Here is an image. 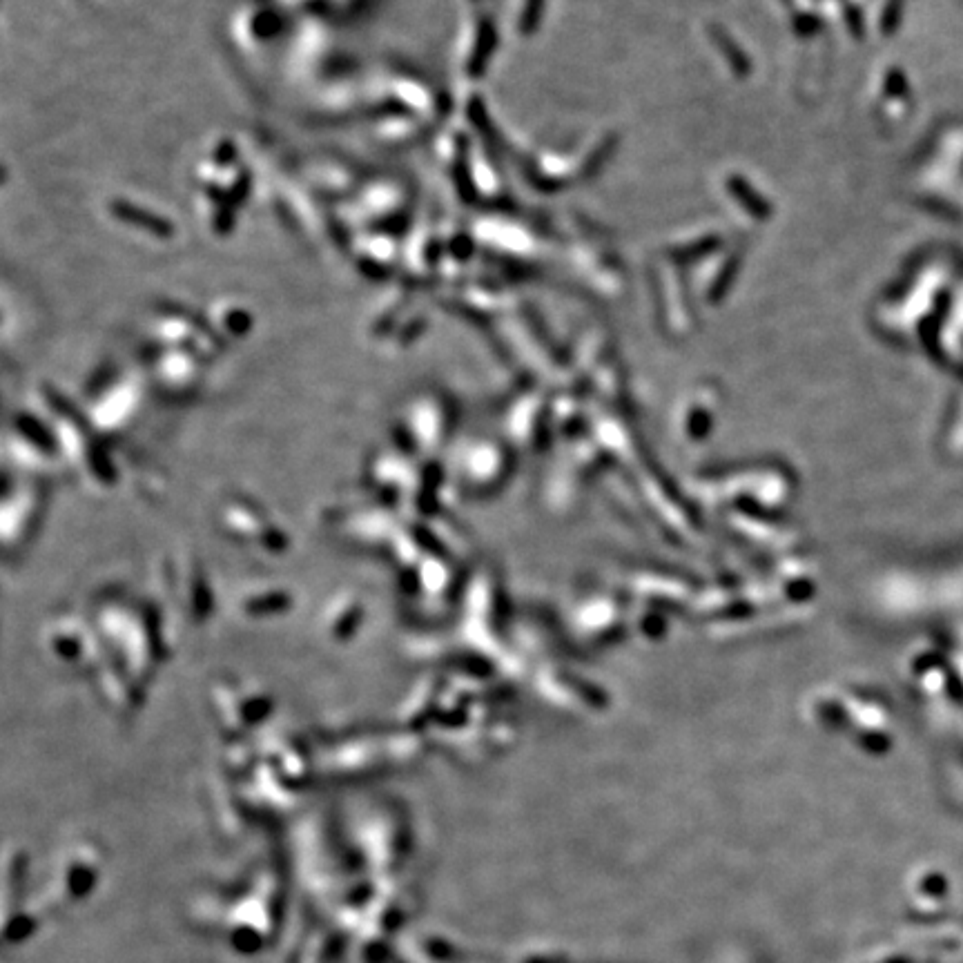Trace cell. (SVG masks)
Listing matches in <instances>:
<instances>
[{"label":"cell","mask_w":963,"mask_h":963,"mask_svg":"<svg viewBox=\"0 0 963 963\" xmlns=\"http://www.w3.org/2000/svg\"><path fill=\"white\" fill-rule=\"evenodd\" d=\"M411 201V188L406 181L395 177H377L359 186L350 199V212L355 221L368 223L391 221L406 212Z\"/></svg>","instance_id":"6da1fadb"},{"label":"cell","mask_w":963,"mask_h":963,"mask_svg":"<svg viewBox=\"0 0 963 963\" xmlns=\"http://www.w3.org/2000/svg\"><path fill=\"white\" fill-rule=\"evenodd\" d=\"M402 243L388 230H366L353 241V257L359 270L375 279H386L402 261Z\"/></svg>","instance_id":"7a4b0ae2"},{"label":"cell","mask_w":963,"mask_h":963,"mask_svg":"<svg viewBox=\"0 0 963 963\" xmlns=\"http://www.w3.org/2000/svg\"><path fill=\"white\" fill-rule=\"evenodd\" d=\"M284 32V21L268 7H243L232 18V36L241 50L257 52Z\"/></svg>","instance_id":"3957f363"},{"label":"cell","mask_w":963,"mask_h":963,"mask_svg":"<svg viewBox=\"0 0 963 963\" xmlns=\"http://www.w3.org/2000/svg\"><path fill=\"white\" fill-rule=\"evenodd\" d=\"M107 208H110L112 219L119 221L121 226L143 230L145 235H150L157 241H168L174 237V226L170 219H165L161 214L145 206H139V203H134L130 199H112Z\"/></svg>","instance_id":"277c9868"},{"label":"cell","mask_w":963,"mask_h":963,"mask_svg":"<svg viewBox=\"0 0 963 963\" xmlns=\"http://www.w3.org/2000/svg\"><path fill=\"white\" fill-rule=\"evenodd\" d=\"M308 183L319 192L321 197H339L348 194L353 199L359 183H355V174L350 172L348 165L339 163L335 159H319L310 163L308 168Z\"/></svg>","instance_id":"5b68a950"},{"label":"cell","mask_w":963,"mask_h":963,"mask_svg":"<svg viewBox=\"0 0 963 963\" xmlns=\"http://www.w3.org/2000/svg\"><path fill=\"white\" fill-rule=\"evenodd\" d=\"M326 43H328V34L324 25L313 21L301 25L293 34V41H290L288 63L293 74L304 76L308 67H313L319 58L326 54Z\"/></svg>","instance_id":"8992f818"},{"label":"cell","mask_w":963,"mask_h":963,"mask_svg":"<svg viewBox=\"0 0 963 963\" xmlns=\"http://www.w3.org/2000/svg\"><path fill=\"white\" fill-rule=\"evenodd\" d=\"M420 121L408 114H377L373 123V141L384 148H400V145H411Z\"/></svg>","instance_id":"52a82bcc"},{"label":"cell","mask_w":963,"mask_h":963,"mask_svg":"<svg viewBox=\"0 0 963 963\" xmlns=\"http://www.w3.org/2000/svg\"><path fill=\"white\" fill-rule=\"evenodd\" d=\"M210 324L212 328L221 330V333L239 335V333H246V330L252 326V315L239 304H223L214 310Z\"/></svg>","instance_id":"ba28073f"}]
</instances>
